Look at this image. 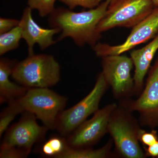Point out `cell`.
<instances>
[{"label":"cell","instance_id":"24","mask_svg":"<svg viewBox=\"0 0 158 158\" xmlns=\"http://www.w3.org/2000/svg\"><path fill=\"white\" fill-rule=\"evenodd\" d=\"M155 7H158V0H151Z\"/></svg>","mask_w":158,"mask_h":158},{"label":"cell","instance_id":"14","mask_svg":"<svg viewBox=\"0 0 158 158\" xmlns=\"http://www.w3.org/2000/svg\"><path fill=\"white\" fill-rule=\"evenodd\" d=\"M15 61L8 58L0 59V103L13 101L24 95L29 88L11 81L12 69Z\"/></svg>","mask_w":158,"mask_h":158},{"label":"cell","instance_id":"20","mask_svg":"<svg viewBox=\"0 0 158 158\" xmlns=\"http://www.w3.org/2000/svg\"><path fill=\"white\" fill-rule=\"evenodd\" d=\"M64 3L69 9L73 10L77 6L85 9H92L98 7L102 3V0H59Z\"/></svg>","mask_w":158,"mask_h":158},{"label":"cell","instance_id":"6","mask_svg":"<svg viewBox=\"0 0 158 158\" xmlns=\"http://www.w3.org/2000/svg\"><path fill=\"white\" fill-rule=\"evenodd\" d=\"M106 11L97 30L102 34L114 28L134 27L153 11L151 0H109Z\"/></svg>","mask_w":158,"mask_h":158},{"label":"cell","instance_id":"19","mask_svg":"<svg viewBox=\"0 0 158 158\" xmlns=\"http://www.w3.org/2000/svg\"><path fill=\"white\" fill-rule=\"evenodd\" d=\"M56 0H27L28 6L32 10L38 11L40 17H44L54 11L55 4Z\"/></svg>","mask_w":158,"mask_h":158},{"label":"cell","instance_id":"21","mask_svg":"<svg viewBox=\"0 0 158 158\" xmlns=\"http://www.w3.org/2000/svg\"><path fill=\"white\" fill-rule=\"evenodd\" d=\"M138 137L139 142L143 145V148L152 145L158 141L156 132L154 130L148 132L141 128Z\"/></svg>","mask_w":158,"mask_h":158},{"label":"cell","instance_id":"16","mask_svg":"<svg viewBox=\"0 0 158 158\" xmlns=\"http://www.w3.org/2000/svg\"><path fill=\"white\" fill-rule=\"evenodd\" d=\"M67 139L61 135L52 136L40 148V153L47 157L61 158L69 148Z\"/></svg>","mask_w":158,"mask_h":158},{"label":"cell","instance_id":"17","mask_svg":"<svg viewBox=\"0 0 158 158\" xmlns=\"http://www.w3.org/2000/svg\"><path fill=\"white\" fill-rule=\"evenodd\" d=\"M21 39L22 32L19 26L0 34V56L18 48Z\"/></svg>","mask_w":158,"mask_h":158},{"label":"cell","instance_id":"23","mask_svg":"<svg viewBox=\"0 0 158 158\" xmlns=\"http://www.w3.org/2000/svg\"><path fill=\"white\" fill-rule=\"evenodd\" d=\"M144 154L146 156L158 158V141L154 144L148 147L143 148Z\"/></svg>","mask_w":158,"mask_h":158},{"label":"cell","instance_id":"7","mask_svg":"<svg viewBox=\"0 0 158 158\" xmlns=\"http://www.w3.org/2000/svg\"><path fill=\"white\" fill-rule=\"evenodd\" d=\"M109 87L103 75L100 73L90 93L77 104L61 113L55 130L63 137L70 135L90 115L99 109L101 101Z\"/></svg>","mask_w":158,"mask_h":158},{"label":"cell","instance_id":"10","mask_svg":"<svg viewBox=\"0 0 158 158\" xmlns=\"http://www.w3.org/2000/svg\"><path fill=\"white\" fill-rule=\"evenodd\" d=\"M118 105L109 104L99 109L90 119L84 122L67 136V142L71 148H92L107 133L110 116Z\"/></svg>","mask_w":158,"mask_h":158},{"label":"cell","instance_id":"1","mask_svg":"<svg viewBox=\"0 0 158 158\" xmlns=\"http://www.w3.org/2000/svg\"><path fill=\"white\" fill-rule=\"evenodd\" d=\"M109 2V0H105L96 8L79 12L62 7L56 8L49 15L48 22L51 28L61 31L56 41L70 37L78 46L88 44L93 48L101 38L97 27L106 14Z\"/></svg>","mask_w":158,"mask_h":158},{"label":"cell","instance_id":"18","mask_svg":"<svg viewBox=\"0 0 158 158\" xmlns=\"http://www.w3.org/2000/svg\"><path fill=\"white\" fill-rule=\"evenodd\" d=\"M22 109L16 101L10 102L9 105L2 111L0 116V137L7 131L9 125L15 118L20 113H23Z\"/></svg>","mask_w":158,"mask_h":158},{"label":"cell","instance_id":"13","mask_svg":"<svg viewBox=\"0 0 158 158\" xmlns=\"http://www.w3.org/2000/svg\"><path fill=\"white\" fill-rule=\"evenodd\" d=\"M158 50V34L147 45L138 49L133 50L130 54L134 66L133 76L135 95H140L144 87L145 76L149 71L153 59Z\"/></svg>","mask_w":158,"mask_h":158},{"label":"cell","instance_id":"2","mask_svg":"<svg viewBox=\"0 0 158 158\" xmlns=\"http://www.w3.org/2000/svg\"><path fill=\"white\" fill-rule=\"evenodd\" d=\"M11 77L27 88H49L60 81V65L52 55L34 53L15 62Z\"/></svg>","mask_w":158,"mask_h":158},{"label":"cell","instance_id":"12","mask_svg":"<svg viewBox=\"0 0 158 158\" xmlns=\"http://www.w3.org/2000/svg\"><path fill=\"white\" fill-rule=\"evenodd\" d=\"M32 10L28 6L24 9L19 25L21 28L22 39L27 45L28 55L34 53L35 44H38L40 49L44 50L55 44L56 41L54 40V36L61 32L56 28L48 29L40 27L32 17Z\"/></svg>","mask_w":158,"mask_h":158},{"label":"cell","instance_id":"9","mask_svg":"<svg viewBox=\"0 0 158 158\" xmlns=\"http://www.w3.org/2000/svg\"><path fill=\"white\" fill-rule=\"evenodd\" d=\"M119 105L131 112L139 114L142 126L154 127L158 124V57L149 69L145 86L135 100L119 101Z\"/></svg>","mask_w":158,"mask_h":158},{"label":"cell","instance_id":"15","mask_svg":"<svg viewBox=\"0 0 158 158\" xmlns=\"http://www.w3.org/2000/svg\"><path fill=\"white\" fill-rule=\"evenodd\" d=\"M113 142L110 139L102 147L94 149L92 148H71L64 153L61 158H108L116 156L112 152Z\"/></svg>","mask_w":158,"mask_h":158},{"label":"cell","instance_id":"5","mask_svg":"<svg viewBox=\"0 0 158 158\" xmlns=\"http://www.w3.org/2000/svg\"><path fill=\"white\" fill-rule=\"evenodd\" d=\"M15 101L23 113L34 114L48 129L55 130L67 98L49 88H29L24 95Z\"/></svg>","mask_w":158,"mask_h":158},{"label":"cell","instance_id":"11","mask_svg":"<svg viewBox=\"0 0 158 158\" xmlns=\"http://www.w3.org/2000/svg\"><path fill=\"white\" fill-rule=\"evenodd\" d=\"M158 34V7L142 21L132 28L125 41L121 44L111 45L98 43L92 48L97 56L119 55L133 49L137 46L153 39Z\"/></svg>","mask_w":158,"mask_h":158},{"label":"cell","instance_id":"22","mask_svg":"<svg viewBox=\"0 0 158 158\" xmlns=\"http://www.w3.org/2000/svg\"><path fill=\"white\" fill-rule=\"evenodd\" d=\"M19 20L14 19L0 18V34L6 33L19 26Z\"/></svg>","mask_w":158,"mask_h":158},{"label":"cell","instance_id":"8","mask_svg":"<svg viewBox=\"0 0 158 158\" xmlns=\"http://www.w3.org/2000/svg\"><path fill=\"white\" fill-rule=\"evenodd\" d=\"M102 58V73L113 96L119 101L135 95V83L131 71L134 68L131 57L122 55Z\"/></svg>","mask_w":158,"mask_h":158},{"label":"cell","instance_id":"3","mask_svg":"<svg viewBox=\"0 0 158 158\" xmlns=\"http://www.w3.org/2000/svg\"><path fill=\"white\" fill-rule=\"evenodd\" d=\"M37 118L34 114L24 112L19 121L8 129L1 144L0 158L27 157L33 146L44 138L48 130L40 126Z\"/></svg>","mask_w":158,"mask_h":158},{"label":"cell","instance_id":"4","mask_svg":"<svg viewBox=\"0 0 158 158\" xmlns=\"http://www.w3.org/2000/svg\"><path fill=\"white\" fill-rule=\"evenodd\" d=\"M132 113L118 105L110 116L107 133L113 140L116 156L145 158L144 150L140 146L138 140L141 125Z\"/></svg>","mask_w":158,"mask_h":158}]
</instances>
